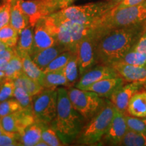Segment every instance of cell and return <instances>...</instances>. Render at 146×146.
Wrapping results in <instances>:
<instances>
[{"label":"cell","mask_w":146,"mask_h":146,"mask_svg":"<svg viewBox=\"0 0 146 146\" xmlns=\"http://www.w3.org/2000/svg\"><path fill=\"white\" fill-rule=\"evenodd\" d=\"M106 0L84 5H68L50 14L58 20L68 21L73 23L91 25L108 12Z\"/></svg>","instance_id":"obj_6"},{"label":"cell","mask_w":146,"mask_h":146,"mask_svg":"<svg viewBox=\"0 0 146 146\" xmlns=\"http://www.w3.org/2000/svg\"><path fill=\"white\" fill-rule=\"evenodd\" d=\"M3 133H4V132H3L2 128H1V124H0V135L3 134Z\"/></svg>","instance_id":"obj_46"},{"label":"cell","mask_w":146,"mask_h":146,"mask_svg":"<svg viewBox=\"0 0 146 146\" xmlns=\"http://www.w3.org/2000/svg\"><path fill=\"white\" fill-rule=\"evenodd\" d=\"M21 58L22 62H23L24 74L39 83L40 80L44 74L43 70H42L34 62L33 60H32L31 57L29 55L23 56Z\"/></svg>","instance_id":"obj_24"},{"label":"cell","mask_w":146,"mask_h":146,"mask_svg":"<svg viewBox=\"0 0 146 146\" xmlns=\"http://www.w3.org/2000/svg\"><path fill=\"white\" fill-rule=\"evenodd\" d=\"M119 62L131 65L146 66V56L130 49Z\"/></svg>","instance_id":"obj_34"},{"label":"cell","mask_w":146,"mask_h":146,"mask_svg":"<svg viewBox=\"0 0 146 146\" xmlns=\"http://www.w3.org/2000/svg\"><path fill=\"white\" fill-rule=\"evenodd\" d=\"M146 1V0H123L121 3H120L116 8L113 9H120L123 8H127V7L135 6L141 4Z\"/></svg>","instance_id":"obj_40"},{"label":"cell","mask_w":146,"mask_h":146,"mask_svg":"<svg viewBox=\"0 0 146 146\" xmlns=\"http://www.w3.org/2000/svg\"><path fill=\"white\" fill-rule=\"evenodd\" d=\"M57 43L56 38L51 33L45 24L44 18L39 20L34 27V44L32 55L40 50L53 46Z\"/></svg>","instance_id":"obj_15"},{"label":"cell","mask_w":146,"mask_h":146,"mask_svg":"<svg viewBox=\"0 0 146 146\" xmlns=\"http://www.w3.org/2000/svg\"><path fill=\"white\" fill-rule=\"evenodd\" d=\"M44 21L47 29L56 38L57 43L72 52H76L79 41L94 30L97 22L91 25H78L56 19L50 15L44 18Z\"/></svg>","instance_id":"obj_3"},{"label":"cell","mask_w":146,"mask_h":146,"mask_svg":"<svg viewBox=\"0 0 146 146\" xmlns=\"http://www.w3.org/2000/svg\"><path fill=\"white\" fill-rule=\"evenodd\" d=\"M42 123L41 139L45 141L49 146L66 145L58 136L56 131L53 129L50 124Z\"/></svg>","instance_id":"obj_28"},{"label":"cell","mask_w":146,"mask_h":146,"mask_svg":"<svg viewBox=\"0 0 146 146\" xmlns=\"http://www.w3.org/2000/svg\"><path fill=\"white\" fill-rule=\"evenodd\" d=\"M34 27L29 25L20 33L18 43L15 47L16 52L20 57L29 55L31 56L33 50Z\"/></svg>","instance_id":"obj_18"},{"label":"cell","mask_w":146,"mask_h":146,"mask_svg":"<svg viewBox=\"0 0 146 146\" xmlns=\"http://www.w3.org/2000/svg\"><path fill=\"white\" fill-rule=\"evenodd\" d=\"M16 86L14 80L6 78L0 86V103L5 100L14 98V93Z\"/></svg>","instance_id":"obj_36"},{"label":"cell","mask_w":146,"mask_h":146,"mask_svg":"<svg viewBox=\"0 0 146 146\" xmlns=\"http://www.w3.org/2000/svg\"><path fill=\"white\" fill-rule=\"evenodd\" d=\"M120 145L146 146V133H139L128 129Z\"/></svg>","instance_id":"obj_29"},{"label":"cell","mask_w":146,"mask_h":146,"mask_svg":"<svg viewBox=\"0 0 146 146\" xmlns=\"http://www.w3.org/2000/svg\"><path fill=\"white\" fill-rule=\"evenodd\" d=\"M146 27V21L98 35L97 64L111 65L119 62L135 43Z\"/></svg>","instance_id":"obj_1"},{"label":"cell","mask_w":146,"mask_h":146,"mask_svg":"<svg viewBox=\"0 0 146 146\" xmlns=\"http://www.w3.org/2000/svg\"><path fill=\"white\" fill-rule=\"evenodd\" d=\"M22 110V108L16 99H8L0 103V118L12 114Z\"/></svg>","instance_id":"obj_35"},{"label":"cell","mask_w":146,"mask_h":146,"mask_svg":"<svg viewBox=\"0 0 146 146\" xmlns=\"http://www.w3.org/2000/svg\"><path fill=\"white\" fill-rule=\"evenodd\" d=\"M1 82H0V86H1Z\"/></svg>","instance_id":"obj_49"},{"label":"cell","mask_w":146,"mask_h":146,"mask_svg":"<svg viewBox=\"0 0 146 146\" xmlns=\"http://www.w3.org/2000/svg\"><path fill=\"white\" fill-rule=\"evenodd\" d=\"M7 47H7L6 45H5L4 43H3V42H1V41H0V51L4 50V49L7 48Z\"/></svg>","instance_id":"obj_45"},{"label":"cell","mask_w":146,"mask_h":146,"mask_svg":"<svg viewBox=\"0 0 146 146\" xmlns=\"http://www.w3.org/2000/svg\"><path fill=\"white\" fill-rule=\"evenodd\" d=\"M43 3L52 10V13L60 10V5L61 0H41Z\"/></svg>","instance_id":"obj_41"},{"label":"cell","mask_w":146,"mask_h":146,"mask_svg":"<svg viewBox=\"0 0 146 146\" xmlns=\"http://www.w3.org/2000/svg\"><path fill=\"white\" fill-rule=\"evenodd\" d=\"M127 112L137 117H146V89L137 92L128 105Z\"/></svg>","instance_id":"obj_21"},{"label":"cell","mask_w":146,"mask_h":146,"mask_svg":"<svg viewBox=\"0 0 146 146\" xmlns=\"http://www.w3.org/2000/svg\"><path fill=\"white\" fill-rule=\"evenodd\" d=\"M145 89L143 84L137 82H127L122 85L112 94L109 100L117 108L123 113H127L128 105L131 98L138 91Z\"/></svg>","instance_id":"obj_12"},{"label":"cell","mask_w":146,"mask_h":146,"mask_svg":"<svg viewBox=\"0 0 146 146\" xmlns=\"http://www.w3.org/2000/svg\"><path fill=\"white\" fill-rule=\"evenodd\" d=\"M64 51H67L64 47L56 43L53 46L39 51L31 57L42 70H44L55 58Z\"/></svg>","instance_id":"obj_17"},{"label":"cell","mask_w":146,"mask_h":146,"mask_svg":"<svg viewBox=\"0 0 146 146\" xmlns=\"http://www.w3.org/2000/svg\"><path fill=\"white\" fill-rule=\"evenodd\" d=\"M125 82L120 76L105 78L89 85L85 90L93 91L102 98L109 99L113 93L123 85Z\"/></svg>","instance_id":"obj_16"},{"label":"cell","mask_w":146,"mask_h":146,"mask_svg":"<svg viewBox=\"0 0 146 146\" xmlns=\"http://www.w3.org/2000/svg\"><path fill=\"white\" fill-rule=\"evenodd\" d=\"M14 99L20 104L22 109L33 110V97L31 96L25 89L20 87H16L14 93Z\"/></svg>","instance_id":"obj_32"},{"label":"cell","mask_w":146,"mask_h":146,"mask_svg":"<svg viewBox=\"0 0 146 146\" xmlns=\"http://www.w3.org/2000/svg\"><path fill=\"white\" fill-rule=\"evenodd\" d=\"M21 5L28 16L29 25L34 27L39 20L52 14L50 10L41 0H20Z\"/></svg>","instance_id":"obj_14"},{"label":"cell","mask_w":146,"mask_h":146,"mask_svg":"<svg viewBox=\"0 0 146 146\" xmlns=\"http://www.w3.org/2000/svg\"><path fill=\"white\" fill-rule=\"evenodd\" d=\"M39 83L44 89H57L60 86L68 87V83L64 69L44 72Z\"/></svg>","instance_id":"obj_20"},{"label":"cell","mask_w":146,"mask_h":146,"mask_svg":"<svg viewBox=\"0 0 146 146\" xmlns=\"http://www.w3.org/2000/svg\"><path fill=\"white\" fill-rule=\"evenodd\" d=\"M36 146H49V145L45 141H43V139H41L36 143Z\"/></svg>","instance_id":"obj_44"},{"label":"cell","mask_w":146,"mask_h":146,"mask_svg":"<svg viewBox=\"0 0 146 146\" xmlns=\"http://www.w3.org/2000/svg\"><path fill=\"white\" fill-rule=\"evenodd\" d=\"M128 129L139 133H146V117H137L125 113Z\"/></svg>","instance_id":"obj_33"},{"label":"cell","mask_w":146,"mask_h":146,"mask_svg":"<svg viewBox=\"0 0 146 146\" xmlns=\"http://www.w3.org/2000/svg\"><path fill=\"white\" fill-rule=\"evenodd\" d=\"M16 145H21L18 133H15V134L3 133L0 135V146Z\"/></svg>","instance_id":"obj_38"},{"label":"cell","mask_w":146,"mask_h":146,"mask_svg":"<svg viewBox=\"0 0 146 146\" xmlns=\"http://www.w3.org/2000/svg\"><path fill=\"white\" fill-rule=\"evenodd\" d=\"M10 25H12L19 34L24 29L30 25L28 16L22 8L20 0H16L12 3Z\"/></svg>","instance_id":"obj_22"},{"label":"cell","mask_w":146,"mask_h":146,"mask_svg":"<svg viewBox=\"0 0 146 146\" xmlns=\"http://www.w3.org/2000/svg\"><path fill=\"white\" fill-rule=\"evenodd\" d=\"M68 94L72 107L87 120H90L105 103L103 98L91 91L72 87Z\"/></svg>","instance_id":"obj_7"},{"label":"cell","mask_w":146,"mask_h":146,"mask_svg":"<svg viewBox=\"0 0 146 146\" xmlns=\"http://www.w3.org/2000/svg\"><path fill=\"white\" fill-rule=\"evenodd\" d=\"M120 76L112 66L98 64L82 74L76 83L75 87L85 90L87 87L96 82L108 78Z\"/></svg>","instance_id":"obj_11"},{"label":"cell","mask_w":146,"mask_h":146,"mask_svg":"<svg viewBox=\"0 0 146 146\" xmlns=\"http://www.w3.org/2000/svg\"><path fill=\"white\" fill-rule=\"evenodd\" d=\"M131 49L141 55L146 56V27Z\"/></svg>","instance_id":"obj_39"},{"label":"cell","mask_w":146,"mask_h":146,"mask_svg":"<svg viewBox=\"0 0 146 146\" xmlns=\"http://www.w3.org/2000/svg\"><path fill=\"white\" fill-rule=\"evenodd\" d=\"M98 35L96 27L92 32L82 39L76 46L78 66L81 76L87 70L96 66V45Z\"/></svg>","instance_id":"obj_9"},{"label":"cell","mask_w":146,"mask_h":146,"mask_svg":"<svg viewBox=\"0 0 146 146\" xmlns=\"http://www.w3.org/2000/svg\"><path fill=\"white\" fill-rule=\"evenodd\" d=\"M75 52L72 51H64L61 53L59 56H58L53 61L45 68L43 70L44 72H52V71H57L62 70L65 68L66 65L68 62L69 60L72 58V56Z\"/></svg>","instance_id":"obj_30"},{"label":"cell","mask_w":146,"mask_h":146,"mask_svg":"<svg viewBox=\"0 0 146 146\" xmlns=\"http://www.w3.org/2000/svg\"><path fill=\"white\" fill-rule=\"evenodd\" d=\"M16 87H20L25 89L31 96L34 97L44 89L38 81L33 80L25 74L14 80Z\"/></svg>","instance_id":"obj_25"},{"label":"cell","mask_w":146,"mask_h":146,"mask_svg":"<svg viewBox=\"0 0 146 146\" xmlns=\"http://www.w3.org/2000/svg\"><path fill=\"white\" fill-rule=\"evenodd\" d=\"M57 92V112L50 125L65 145H68L77 137L85 119L72 107L66 88L58 87Z\"/></svg>","instance_id":"obj_2"},{"label":"cell","mask_w":146,"mask_h":146,"mask_svg":"<svg viewBox=\"0 0 146 146\" xmlns=\"http://www.w3.org/2000/svg\"><path fill=\"white\" fill-rule=\"evenodd\" d=\"M3 1H10V2H12V0H2Z\"/></svg>","instance_id":"obj_47"},{"label":"cell","mask_w":146,"mask_h":146,"mask_svg":"<svg viewBox=\"0 0 146 146\" xmlns=\"http://www.w3.org/2000/svg\"><path fill=\"white\" fill-rule=\"evenodd\" d=\"M64 70V74L66 78L67 83H68V87H72L76 85L77 83L79 76H81L79 71V66H78V62L76 52H75L69 60L68 62L66 65Z\"/></svg>","instance_id":"obj_23"},{"label":"cell","mask_w":146,"mask_h":146,"mask_svg":"<svg viewBox=\"0 0 146 146\" xmlns=\"http://www.w3.org/2000/svg\"><path fill=\"white\" fill-rule=\"evenodd\" d=\"M0 5H1V4H0Z\"/></svg>","instance_id":"obj_50"},{"label":"cell","mask_w":146,"mask_h":146,"mask_svg":"<svg viewBox=\"0 0 146 146\" xmlns=\"http://www.w3.org/2000/svg\"><path fill=\"white\" fill-rule=\"evenodd\" d=\"M127 131L125 113L120 112L116 108L114 117L99 145H120Z\"/></svg>","instance_id":"obj_10"},{"label":"cell","mask_w":146,"mask_h":146,"mask_svg":"<svg viewBox=\"0 0 146 146\" xmlns=\"http://www.w3.org/2000/svg\"><path fill=\"white\" fill-rule=\"evenodd\" d=\"M0 124L4 133L6 134L18 133L16 112L0 118Z\"/></svg>","instance_id":"obj_31"},{"label":"cell","mask_w":146,"mask_h":146,"mask_svg":"<svg viewBox=\"0 0 146 146\" xmlns=\"http://www.w3.org/2000/svg\"><path fill=\"white\" fill-rule=\"evenodd\" d=\"M16 1V0H12V3H13L14 2V1Z\"/></svg>","instance_id":"obj_48"},{"label":"cell","mask_w":146,"mask_h":146,"mask_svg":"<svg viewBox=\"0 0 146 146\" xmlns=\"http://www.w3.org/2000/svg\"><path fill=\"white\" fill-rule=\"evenodd\" d=\"M146 21V1L135 6L112 9L96 22L98 35L113 29L137 25Z\"/></svg>","instance_id":"obj_4"},{"label":"cell","mask_w":146,"mask_h":146,"mask_svg":"<svg viewBox=\"0 0 146 146\" xmlns=\"http://www.w3.org/2000/svg\"><path fill=\"white\" fill-rule=\"evenodd\" d=\"M125 82H137L146 89V66H135L117 62L111 64Z\"/></svg>","instance_id":"obj_13"},{"label":"cell","mask_w":146,"mask_h":146,"mask_svg":"<svg viewBox=\"0 0 146 146\" xmlns=\"http://www.w3.org/2000/svg\"><path fill=\"white\" fill-rule=\"evenodd\" d=\"M57 106V89H44L33 97V112L36 120L50 124L56 117Z\"/></svg>","instance_id":"obj_8"},{"label":"cell","mask_w":146,"mask_h":146,"mask_svg":"<svg viewBox=\"0 0 146 146\" xmlns=\"http://www.w3.org/2000/svg\"><path fill=\"white\" fill-rule=\"evenodd\" d=\"M21 145L33 146L41 139L42 123L36 120L33 125L25 128L18 133Z\"/></svg>","instance_id":"obj_19"},{"label":"cell","mask_w":146,"mask_h":146,"mask_svg":"<svg viewBox=\"0 0 146 146\" xmlns=\"http://www.w3.org/2000/svg\"><path fill=\"white\" fill-rule=\"evenodd\" d=\"M18 37L19 33L10 24L0 29V41L8 47H15L17 45Z\"/></svg>","instance_id":"obj_27"},{"label":"cell","mask_w":146,"mask_h":146,"mask_svg":"<svg viewBox=\"0 0 146 146\" xmlns=\"http://www.w3.org/2000/svg\"><path fill=\"white\" fill-rule=\"evenodd\" d=\"M116 107L110 100L84 125L74 142L81 145H99L114 117Z\"/></svg>","instance_id":"obj_5"},{"label":"cell","mask_w":146,"mask_h":146,"mask_svg":"<svg viewBox=\"0 0 146 146\" xmlns=\"http://www.w3.org/2000/svg\"><path fill=\"white\" fill-rule=\"evenodd\" d=\"M5 72L6 78L12 80H15L24 74L22 58L17 53L7 63Z\"/></svg>","instance_id":"obj_26"},{"label":"cell","mask_w":146,"mask_h":146,"mask_svg":"<svg viewBox=\"0 0 146 146\" xmlns=\"http://www.w3.org/2000/svg\"><path fill=\"white\" fill-rule=\"evenodd\" d=\"M107 3V6L108 11H110L113 8H116L117 5L121 3L123 0H106Z\"/></svg>","instance_id":"obj_42"},{"label":"cell","mask_w":146,"mask_h":146,"mask_svg":"<svg viewBox=\"0 0 146 146\" xmlns=\"http://www.w3.org/2000/svg\"><path fill=\"white\" fill-rule=\"evenodd\" d=\"M74 1H76V0H61L60 8L62 9L65 8V7L68 6V5H70Z\"/></svg>","instance_id":"obj_43"},{"label":"cell","mask_w":146,"mask_h":146,"mask_svg":"<svg viewBox=\"0 0 146 146\" xmlns=\"http://www.w3.org/2000/svg\"><path fill=\"white\" fill-rule=\"evenodd\" d=\"M12 5L10 1H3L0 5V29L10 24Z\"/></svg>","instance_id":"obj_37"}]
</instances>
